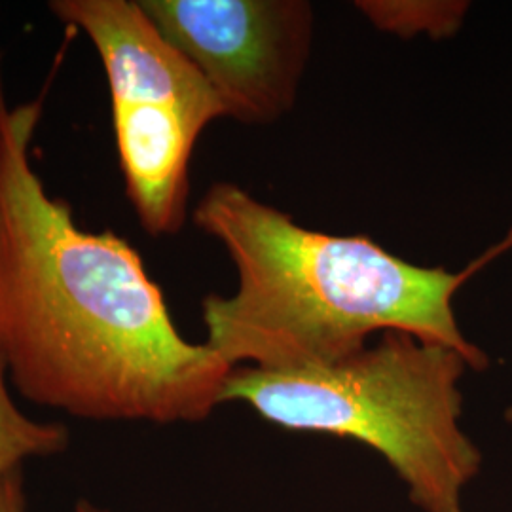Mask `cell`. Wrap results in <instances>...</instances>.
<instances>
[{"mask_svg":"<svg viewBox=\"0 0 512 512\" xmlns=\"http://www.w3.org/2000/svg\"><path fill=\"white\" fill-rule=\"evenodd\" d=\"M42 101L10 105L0 67V355L19 393L80 420L198 423L234 370L184 340L137 249L88 232L40 181Z\"/></svg>","mask_w":512,"mask_h":512,"instance_id":"cell-1","label":"cell"},{"mask_svg":"<svg viewBox=\"0 0 512 512\" xmlns=\"http://www.w3.org/2000/svg\"><path fill=\"white\" fill-rule=\"evenodd\" d=\"M194 224L219 239L238 270L236 293L202 302L205 344L234 368L332 365L389 330L456 349L476 370L490 363L461 334L452 306L476 268H423L366 236L302 228L234 183L203 194Z\"/></svg>","mask_w":512,"mask_h":512,"instance_id":"cell-2","label":"cell"},{"mask_svg":"<svg viewBox=\"0 0 512 512\" xmlns=\"http://www.w3.org/2000/svg\"><path fill=\"white\" fill-rule=\"evenodd\" d=\"M456 349L389 330L376 346L300 370H232L222 403H243L277 427L359 440L403 480L421 512H465L482 454L461 427Z\"/></svg>","mask_w":512,"mask_h":512,"instance_id":"cell-3","label":"cell"},{"mask_svg":"<svg viewBox=\"0 0 512 512\" xmlns=\"http://www.w3.org/2000/svg\"><path fill=\"white\" fill-rule=\"evenodd\" d=\"M50 10L84 33L101 59L118 164L141 226L152 238L179 234L192 152L203 129L226 116L217 93L139 0H54Z\"/></svg>","mask_w":512,"mask_h":512,"instance_id":"cell-4","label":"cell"},{"mask_svg":"<svg viewBox=\"0 0 512 512\" xmlns=\"http://www.w3.org/2000/svg\"><path fill=\"white\" fill-rule=\"evenodd\" d=\"M202 73L226 116L272 124L293 109L313 35L304 0H139Z\"/></svg>","mask_w":512,"mask_h":512,"instance_id":"cell-5","label":"cell"},{"mask_svg":"<svg viewBox=\"0 0 512 512\" xmlns=\"http://www.w3.org/2000/svg\"><path fill=\"white\" fill-rule=\"evenodd\" d=\"M69 439L63 423L31 420L19 410L8 389V366L0 355V482L21 471L27 459L65 452Z\"/></svg>","mask_w":512,"mask_h":512,"instance_id":"cell-6","label":"cell"},{"mask_svg":"<svg viewBox=\"0 0 512 512\" xmlns=\"http://www.w3.org/2000/svg\"><path fill=\"white\" fill-rule=\"evenodd\" d=\"M355 6L380 31L435 40L454 37L469 10V2L456 0H361Z\"/></svg>","mask_w":512,"mask_h":512,"instance_id":"cell-7","label":"cell"},{"mask_svg":"<svg viewBox=\"0 0 512 512\" xmlns=\"http://www.w3.org/2000/svg\"><path fill=\"white\" fill-rule=\"evenodd\" d=\"M23 473L16 471L0 482V512H25Z\"/></svg>","mask_w":512,"mask_h":512,"instance_id":"cell-8","label":"cell"},{"mask_svg":"<svg viewBox=\"0 0 512 512\" xmlns=\"http://www.w3.org/2000/svg\"><path fill=\"white\" fill-rule=\"evenodd\" d=\"M76 512H105L101 511V509H97L95 505H92L90 501H80L78 505H76Z\"/></svg>","mask_w":512,"mask_h":512,"instance_id":"cell-9","label":"cell"}]
</instances>
